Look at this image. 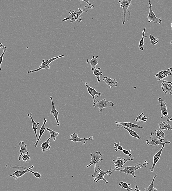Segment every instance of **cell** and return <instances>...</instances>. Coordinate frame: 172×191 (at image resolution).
Wrapping results in <instances>:
<instances>
[{
  "mask_svg": "<svg viewBox=\"0 0 172 191\" xmlns=\"http://www.w3.org/2000/svg\"><path fill=\"white\" fill-rule=\"evenodd\" d=\"M144 116V114L142 113H141L140 115H139V116L137 117L136 119H134V120H135V121L138 122L139 121H141V119H142V117H143V116Z\"/></svg>",
  "mask_w": 172,
  "mask_h": 191,
  "instance_id": "cell-39",
  "label": "cell"
},
{
  "mask_svg": "<svg viewBox=\"0 0 172 191\" xmlns=\"http://www.w3.org/2000/svg\"><path fill=\"white\" fill-rule=\"evenodd\" d=\"M50 139H51V138H50V137H49L48 139L47 140V141L42 143L41 144V146H40L41 147L43 153L45 151H48V150H50V148H51V146H50V144L49 142Z\"/></svg>",
  "mask_w": 172,
  "mask_h": 191,
  "instance_id": "cell-25",
  "label": "cell"
},
{
  "mask_svg": "<svg viewBox=\"0 0 172 191\" xmlns=\"http://www.w3.org/2000/svg\"><path fill=\"white\" fill-rule=\"evenodd\" d=\"M71 1H74V0H71ZM80 1H81V3L82 2V1H84V2H86V3L88 4H89V5H92V4L90 2H89V1H88V0H80Z\"/></svg>",
  "mask_w": 172,
  "mask_h": 191,
  "instance_id": "cell-42",
  "label": "cell"
},
{
  "mask_svg": "<svg viewBox=\"0 0 172 191\" xmlns=\"http://www.w3.org/2000/svg\"><path fill=\"white\" fill-rule=\"evenodd\" d=\"M82 82L84 83L85 85L86 86L87 88V91L89 95H90L92 97V99H93V102H96V100H95V96L96 95H98V96H100L102 95L101 93H99L96 91V90L94 88H91V87L89 86V84H87V82H84L83 80H81Z\"/></svg>",
  "mask_w": 172,
  "mask_h": 191,
  "instance_id": "cell-18",
  "label": "cell"
},
{
  "mask_svg": "<svg viewBox=\"0 0 172 191\" xmlns=\"http://www.w3.org/2000/svg\"><path fill=\"white\" fill-rule=\"evenodd\" d=\"M166 121H167V122H168L172 121V117H169V116H168L167 119V120H166Z\"/></svg>",
  "mask_w": 172,
  "mask_h": 191,
  "instance_id": "cell-43",
  "label": "cell"
},
{
  "mask_svg": "<svg viewBox=\"0 0 172 191\" xmlns=\"http://www.w3.org/2000/svg\"><path fill=\"white\" fill-rule=\"evenodd\" d=\"M148 119H149V118L146 117L144 115V116H143V117H142V119H141V122L143 121L144 123H145V122L147 123L146 120Z\"/></svg>",
  "mask_w": 172,
  "mask_h": 191,
  "instance_id": "cell-41",
  "label": "cell"
},
{
  "mask_svg": "<svg viewBox=\"0 0 172 191\" xmlns=\"http://www.w3.org/2000/svg\"><path fill=\"white\" fill-rule=\"evenodd\" d=\"M27 146L26 144H25L24 141H21L19 143V146L15 147H19L20 148V150L19 153V156H21L22 154H29V152H28L27 150Z\"/></svg>",
  "mask_w": 172,
  "mask_h": 191,
  "instance_id": "cell-22",
  "label": "cell"
},
{
  "mask_svg": "<svg viewBox=\"0 0 172 191\" xmlns=\"http://www.w3.org/2000/svg\"><path fill=\"white\" fill-rule=\"evenodd\" d=\"M171 45L172 46V40H171Z\"/></svg>",
  "mask_w": 172,
  "mask_h": 191,
  "instance_id": "cell-45",
  "label": "cell"
},
{
  "mask_svg": "<svg viewBox=\"0 0 172 191\" xmlns=\"http://www.w3.org/2000/svg\"><path fill=\"white\" fill-rule=\"evenodd\" d=\"M98 56H96V57H95L94 56H93V59L92 60L88 59L87 60V63L88 64H90L92 71H93L94 69L96 68V66L98 65V61L99 60L98 59Z\"/></svg>",
  "mask_w": 172,
  "mask_h": 191,
  "instance_id": "cell-23",
  "label": "cell"
},
{
  "mask_svg": "<svg viewBox=\"0 0 172 191\" xmlns=\"http://www.w3.org/2000/svg\"><path fill=\"white\" fill-rule=\"evenodd\" d=\"M34 168V166L32 165L31 167H29L27 169L25 170L24 171H21L18 170V171H13V174L12 175H10L8 176L12 177L13 176V178L16 180H17L18 178L21 177L23 176L25 174L27 173L28 172H29V170L33 169Z\"/></svg>",
  "mask_w": 172,
  "mask_h": 191,
  "instance_id": "cell-14",
  "label": "cell"
},
{
  "mask_svg": "<svg viewBox=\"0 0 172 191\" xmlns=\"http://www.w3.org/2000/svg\"><path fill=\"white\" fill-rule=\"evenodd\" d=\"M120 187H121V188H124V189L127 190L129 191L130 190L133 191V189L132 188L130 187V184H128L127 183L121 181L120 183L119 184Z\"/></svg>",
  "mask_w": 172,
  "mask_h": 191,
  "instance_id": "cell-34",
  "label": "cell"
},
{
  "mask_svg": "<svg viewBox=\"0 0 172 191\" xmlns=\"http://www.w3.org/2000/svg\"><path fill=\"white\" fill-rule=\"evenodd\" d=\"M135 191H141V190L139 189V188H138L137 185H136V186H135Z\"/></svg>",
  "mask_w": 172,
  "mask_h": 191,
  "instance_id": "cell-44",
  "label": "cell"
},
{
  "mask_svg": "<svg viewBox=\"0 0 172 191\" xmlns=\"http://www.w3.org/2000/svg\"><path fill=\"white\" fill-rule=\"evenodd\" d=\"M94 8V5H90L89 4H87L86 6L83 8V9L84 12H87L89 9H92Z\"/></svg>",
  "mask_w": 172,
  "mask_h": 191,
  "instance_id": "cell-37",
  "label": "cell"
},
{
  "mask_svg": "<svg viewBox=\"0 0 172 191\" xmlns=\"http://www.w3.org/2000/svg\"><path fill=\"white\" fill-rule=\"evenodd\" d=\"M159 103H160L161 106V115L163 114V112H168L167 107L166 106L167 102L163 100L161 98H159L158 99Z\"/></svg>",
  "mask_w": 172,
  "mask_h": 191,
  "instance_id": "cell-27",
  "label": "cell"
},
{
  "mask_svg": "<svg viewBox=\"0 0 172 191\" xmlns=\"http://www.w3.org/2000/svg\"><path fill=\"white\" fill-rule=\"evenodd\" d=\"M64 56H65V55L64 54H62L56 57H53V58L50 59H48L46 60L43 59L42 60L41 65L40 66V67L34 70H29L27 72V74H29L32 73L36 72H38L40 71V70L44 69L46 70L49 69L50 68V64L52 62L57 59L58 58H61V57Z\"/></svg>",
  "mask_w": 172,
  "mask_h": 191,
  "instance_id": "cell-5",
  "label": "cell"
},
{
  "mask_svg": "<svg viewBox=\"0 0 172 191\" xmlns=\"http://www.w3.org/2000/svg\"><path fill=\"white\" fill-rule=\"evenodd\" d=\"M114 123L117 124H119L126 127L128 128H138L142 129L144 130V127L139 125L134 124V123H130V122H117L114 121Z\"/></svg>",
  "mask_w": 172,
  "mask_h": 191,
  "instance_id": "cell-16",
  "label": "cell"
},
{
  "mask_svg": "<svg viewBox=\"0 0 172 191\" xmlns=\"http://www.w3.org/2000/svg\"><path fill=\"white\" fill-rule=\"evenodd\" d=\"M94 139L93 136H92L89 138H81L78 137V134L76 133H74V134L71 135V138L69 139V140L74 142H81L83 145L86 143V142L88 140H93Z\"/></svg>",
  "mask_w": 172,
  "mask_h": 191,
  "instance_id": "cell-12",
  "label": "cell"
},
{
  "mask_svg": "<svg viewBox=\"0 0 172 191\" xmlns=\"http://www.w3.org/2000/svg\"><path fill=\"white\" fill-rule=\"evenodd\" d=\"M168 115V112H163V114L161 115V119H163L164 116H167Z\"/></svg>",
  "mask_w": 172,
  "mask_h": 191,
  "instance_id": "cell-40",
  "label": "cell"
},
{
  "mask_svg": "<svg viewBox=\"0 0 172 191\" xmlns=\"http://www.w3.org/2000/svg\"><path fill=\"white\" fill-rule=\"evenodd\" d=\"M30 155L26 154H22V155L19 156L18 160L19 161L22 160L25 161L26 163H28L31 161Z\"/></svg>",
  "mask_w": 172,
  "mask_h": 191,
  "instance_id": "cell-32",
  "label": "cell"
},
{
  "mask_svg": "<svg viewBox=\"0 0 172 191\" xmlns=\"http://www.w3.org/2000/svg\"><path fill=\"white\" fill-rule=\"evenodd\" d=\"M28 116H29V118H30V119L31 120V123L32 124V127H33V131L34 132L35 135L36 140L38 139V136L37 135V130H38V128H37V126L40 125V123H36L35 122V121L34 119H33L32 116V114L31 113H29L28 114Z\"/></svg>",
  "mask_w": 172,
  "mask_h": 191,
  "instance_id": "cell-21",
  "label": "cell"
},
{
  "mask_svg": "<svg viewBox=\"0 0 172 191\" xmlns=\"http://www.w3.org/2000/svg\"><path fill=\"white\" fill-rule=\"evenodd\" d=\"M90 155L91 156V161L89 163V165L87 166V168H89V167H90V166L94 165V174L92 175V177L93 178H95L98 174V171L96 169V164H98L99 162H100V161H102L103 160V159L101 158L103 155L101 154V153L98 152V151L95 152L94 154L91 153Z\"/></svg>",
  "mask_w": 172,
  "mask_h": 191,
  "instance_id": "cell-4",
  "label": "cell"
},
{
  "mask_svg": "<svg viewBox=\"0 0 172 191\" xmlns=\"http://www.w3.org/2000/svg\"><path fill=\"white\" fill-rule=\"evenodd\" d=\"M149 38L150 39V43L152 45H156L158 43L159 39L155 37V36L150 35L149 36Z\"/></svg>",
  "mask_w": 172,
  "mask_h": 191,
  "instance_id": "cell-35",
  "label": "cell"
},
{
  "mask_svg": "<svg viewBox=\"0 0 172 191\" xmlns=\"http://www.w3.org/2000/svg\"><path fill=\"white\" fill-rule=\"evenodd\" d=\"M171 29H172V22L171 23Z\"/></svg>",
  "mask_w": 172,
  "mask_h": 191,
  "instance_id": "cell-46",
  "label": "cell"
},
{
  "mask_svg": "<svg viewBox=\"0 0 172 191\" xmlns=\"http://www.w3.org/2000/svg\"><path fill=\"white\" fill-rule=\"evenodd\" d=\"M139 162L140 161L138 162V164L134 167H124V169H117L116 170V171H119L121 173H123L127 175H132L134 178H136L137 177L135 174V171L148 164V163L146 161H145L144 164H139Z\"/></svg>",
  "mask_w": 172,
  "mask_h": 191,
  "instance_id": "cell-2",
  "label": "cell"
},
{
  "mask_svg": "<svg viewBox=\"0 0 172 191\" xmlns=\"http://www.w3.org/2000/svg\"><path fill=\"white\" fill-rule=\"evenodd\" d=\"M101 69L99 67L97 69L95 68L93 72V75L95 76L97 79V81H96V82L99 84L101 82L100 76L103 75V72H101Z\"/></svg>",
  "mask_w": 172,
  "mask_h": 191,
  "instance_id": "cell-26",
  "label": "cell"
},
{
  "mask_svg": "<svg viewBox=\"0 0 172 191\" xmlns=\"http://www.w3.org/2000/svg\"><path fill=\"white\" fill-rule=\"evenodd\" d=\"M172 75V67L167 70L161 71L155 74V76L157 81L162 80L164 79L167 78L168 76Z\"/></svg>",
  "mask_w": 172,
  "mask_h": 191,
  "instance_id": "cell-11",
  "label": "cell"
},
{
  "mask_svg": "<svg viewBox=\"0 0 172 191\" xmlns=\"http://www.w3.org/2000/svg\"><path fill=\"white\" fill-rule=\"evenodd\" d=\"M165 147V144H162V147L161 149L153 157V163L152 168H150V171L152 172H153L157 163L158 162L160 158L161 155L162 153V151Z\"/></svg>",
  "mask_w": 172,
  "mask_h": 191,
  "instance_id": "cell-15",
  "label": "cell"
},
{
  "mask_svg": "<svg viewBox=\"0 0 172 191\" xmlns=\"http://www.w3.org/2000/svg\"><path fill=\"white\" fill-rule=\"evenodd\" d=\"M123 152L124 153V154H126V155H128V156H129L130 157H132V154H131V150H130L129 151H127V150L123 149Z\"/></svg>",
  "mask_w": 172,
  "mask_h": 191,
  "instance_id": "cell-38",
  "label": "cell"
},
{
  "mask_svg": "<svg viewBox=\"0 0 172 191\" xmlns=\"http://www.w3.org/2000/svg\"><path fill=\"white\" fill-rule=\"evenodd\" d=\"M114 148L115 149L116 152H117L118 150L123 151V147L121 145V144L119 142L114 143Z\"/></svg>",
  "mask_w": 172,
  "mask_h": 191,
  "instance_id": "cell-36",
  "label": "cell"
},
{
  "mask_svg": "<svg viewBox=\"0 0 172 191\" xmlns=\"http://www.w3.org/2000/svg\"><path fill=\"white\" fill-rule=\"evenodd\" d=\"M46 130L49 132L50 135V138L51 139L54 140V141H56V137L59 135V133L55 131H54L51 129L46 128Z\"/></svg>",
  "mask_w": 172,
  "mask_h": 191,
  "instance_id": "cell-30",
  "label": "cell"
},
{
  "mask_svg": "<svg viewBox=\"0 0 172 191\" xmlns=\"http://www.w3.org/2000/svg\"><path fill=\"white\" fill-rule=\"evenodd\" d=\"M141 1H142V0H141Z\"/></svg>",
  "mask_w": 172,
  "mask_h": 191,
  "instance_id": "cell-47",
  "label": "cell"
},
{
  "mask_svg": "<svg viewBox=\"0 0 172 191\" xmlns=\"http://www.w3.org/2000/svg\"><path fill=\"white\" fill-rule=\"evenodd\" d=\"M146 28H145L144 29L143 31H142V33H143V35H142V39H141L140 40L139 43V46H138V47L140 50H144V38H145L148 37V36H145V31H146Z\"/></svg>",
  "mask_w": 172,
  "mask_h": 191,
  "instance_id": "cell-29",
  "label": "cell"
},
{
  "mask_svg": "<svg viewBox=\"0 0 172 191\" xmlns=\"http://www.w3.org/2000/svg\"><path fill=\"white\" fill-rule=\"evenodd\" d=\"M117 125L119 127H121V128H124L126 130H128V133H129L130 135L131 136V137H135V138L138 139H141V137L138 135L137 132L134 131V130H131L130 129L126 127L125 126L121 125L119 124H117Z\"/></svg>",
  "mask_w": 172,
  "mask_h": 191,
  "instance_id": "cell-24",
  "label": "cell"
},
{
  "mask_svg": "<svg viewBox=\"0 0 172 191\" xmlns=\"http://www.w3.org/2000/svg\"><path fill=\"white\" fill-rule=\"evenodd\" d=\"M47 122V120L46 119L44 118V120H43V123L42 125L41 126V128L40 129V135H39L38 139L36 140V142L35 144L34 147H37V144H39V142L41 140V137L43 135V133H44L45 131L46 130L45 127L46 123Z\"/></svg>",
  "mask_w": 172,
  "mask_h": 191,
  "instance_id": "cell-19",
  "label": "cell"
},
{
  "mask_svg": "<svg viewBox=\"0 0 172 191\" xmlns=\"http://www.w3.org/2000/svg\"><path fill=\"white\" fill-rule=\"evenodd\" d=\"M132 0H119V1L118 4H121L120 7L122 8V18L121 21L122 22V25L124 24L127 21L130 20L131 19V13L129 10V8L131 5V2Z\"/></svg>",
  "mask_w": 172,
  "mask_h": 191,
  "instance_id": "cell-1",
  "label": "cell"
},
{
  "mask_svg": "<svg viewBox=\"0 0 172 191\" xmlns=\"http://www.w3.org/2000/svg\"><path fill=\"white\" fill-rule=\"evenodd\" d=\"M50 99L51 101L52 108L51 112H50V114L53 115L56 121L57 122V125L60 126V122H59L58 119V116L59 113L58 111L56 109L55 104H54L53 100V97L52 96L50 97Z\"/></svg>",
  "mask_w": 172,
  "mask_h": 191,
  "instance_id": "cell-17",
  "label": "cell"
},
{
  "mask_svg": "<svg viewBox=\"0 0 172 191\" xmlns=\"http://www.w3.org/2000/svg\"><path fill=\"white\" fill-rule=\"evenodd\" d=\"M97 169H98L100 171V173L98 174V176L95 178L94 182L96 183H98L100 181L103 180L106 183H108V181L104 178V176L105 175H107L109 176H111L112 174V172L111 170L106 171H102L100 169V167L99 166L97 167Z\"/></svg>",
  "mask_w": 172,
  "mask_h": 191,
  "instance_id": "cell-10",
  "label": "cell"
},
{
  "mask_svg": "<svg viewBox=\"0 0 172 191\" xmlns=\"http://www.w3.org/2000/svg\"><path fill=\"white\" fill-rule=\"evenodd\" d=\"M79 10L78 12L75 11H69V15L68 17L65 18L62 20V22H65L68 20H69L70 22L73 23L74 22H80L82 21V16L81 15L83 13V10L81 9L80 8H79Z\"/></svg>",
  "mask_w": 172,
  "mask_h": 191,
  "instance_id": "cell-3",
  "label": "cell"
},
{
  "mask_svg": "<svg viewBox=\"0 0 172 191\" xmlns=\"http://www.w3.org/2000/svg\"><path fill=\"white\" fill-rule=\"evenodd\" d=\"M151 140H146L147 144L148 146H159L160 144H170L171 142L168 140L167 142H163V141L164 140V139H159L157 136L156 133H151V137H150Z\"/></svg>",
  "mask_w": 172,
  "mask_h": 191,
  "instance_id": "cell-6",
  "label": "cell"
},
{
  "mask_svg": "<svg viewBox=\"0 0 172 191\" xmlns=\"http://www.w3.org/2000/svg\"><path fill=\"white\" fill-rule=\"evenodd\" d=\"M134 157H131L130 159H126L124 158H121L120 157H118L117 158V160H113L112 163L114 165L115 168L114 169H112L110 168V170L115 171L116 170L118 169L119 168H124L123 165L124 164H125L127 161H132L134 160Z\"/></svg>",
  "mask_w": 172,
  "mask_h": 191,
  "instance_id": "cell-9",
  "label": "cell"
},
{
  "mask_svg": "<svg viewBox=\"0 0 172 191\" xmlns=\"http://www.w3.org/2000/svg\"><path fill=\"white\" fill-rule=\"evenodd\" d=\"M157 175L158 174L154 175L153 179L150 185H149V186L147 188H145L144 190L145 191H156L157 190L156 188L154 187L153 186L154 183L155 178L157 176Z\"/></svg>",
  "mask_w": 172,
  "mask_h": 191,
  "instance_id": "cell-31",
  "label": "cell"
},
{
  "mask_svg": "<svg viewBox=\"0 0 172 191\" xmlns=\"http://www.w3.org/2000/svg\"><path fill=\"white\" fill-rule=\"evenodd\" d=\"M103 81H104L107 85L110 86V88L113 87H117L118 83L116 81V79H113L108 77H104L103 78Z\"/></svg>",
  "mask_w": 172,
  "mask_h": 191,
  "instance_id": "cell-20",
  "label": "cell"
},
{
  "mask_svg": "<svg viewBox=\"0 0 172 191\" xmlns=\"http://www.w3.org/2000/svg\"><path fill=\"white\" fill-rule=\"evenodd\" d=\"M96 100L97 102L94 103L93 106L94 107L99 108L100 112L102 113L103 109L105 108L115 106L112 102H109L106 100L105 99L102 100L101 101H98L96 98Z\"/></svg>",
  "mask_w": 172,
  "mask_h": 191,
  "instance_id": "cell-7",
  "label": "cell"
},
{
  "mask_svg": "<svg viewBox=\"0 0 172 191\" xmlns=\"http://www.w3.org/2000/svg\"><path fill=\"white\" fill-rule=\"evenodd\" d=\"M162 89L165 94L172 95V82L164 81L162 84Z\"/></svg>",
  "mask_w": 172,
  "mask_h": 191,
  "instance_id": "cell-13",
  "label": "cell"
},
{
  "mask_svg": "<svg viewBox=\"0 0 172 191\" xmlns=\"http://www.w3.org/2000/svg\"><path fill=\"white\" fill-rule=\"evenodd\" d=\"M0 48L2 49L3 50V53H2V54H1V57H0V60H1V63H0V68H1V71L2 70V68H1V65H2V63L3 62V57L4 56V54H5L6 52L7 51V47L6 46H5L2 43H1L0 44Z\"/></svg>",
  "mask_w": 172,
  "mask_h": 191,
  "instance_id": "cell-33",
  "label": "cell"
},
{
  "mask_svg": "<svg viewBox=\"0 0 172 191\" xmlns=\"http://www.w3.org/2000/svg\"><path fill=\"white\" fill-rule=\"evenodd\" d=\"M159 125L161 130H172V128L171 125L167 123L166 122H160L159 123Z\"/></svg>",
  "mask_w": 172,
  "mask_h": 191,
  "instance_id": "cell-28",
  "label": "cell"
},
{
  "mask_svg": "<svg viewBox=\"0 0 172 191\" xmlns=\"http://www.w3.org/2000/svg\"><path fill=\"white\" fill-rule=\"evenodd\" d=\"M149 6L148 7L149 9V13L148 14L147 19H148V22H153L157 24H161L162 22V19L161 18L157 17L155 15L154 13L152 10V5L150 3V0L149 1Z\"/></svg>",
  "mask_w": 172,
  "mask_h": 191,
  "instance_id": "cell-8",
  "label": "cell"
}]
</instances>
